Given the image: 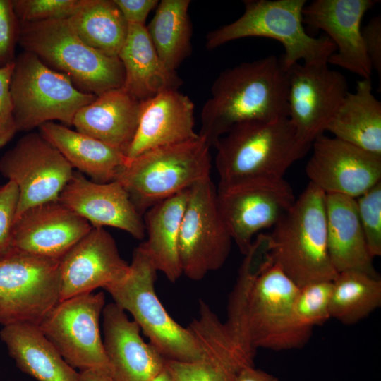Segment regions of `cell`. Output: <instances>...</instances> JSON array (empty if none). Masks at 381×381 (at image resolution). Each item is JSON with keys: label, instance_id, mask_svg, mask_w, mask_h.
Masks as SVG:
<instances>
[{"label": "cell", "instance_id": "1", "mask_svg": "<svg viewBox=\"0 0 381 381\" xmlns=\"http://www.w3.org/2000/svg\"><path fill=\"white\" fill-rule=\"evenodd\" d=\"M288 80L274 55L219 73L200 115L199 135L212 147L235 125L288 117Z\"/></svg>", "mask_w": 381, "mask_h": 381}, {"label": "cell", "instance_id": "2", "mask_svg": "<svg viewBox=\"0 0 381 381\" xmlns=\"http://www.w3.org/2000/svg\"><path fill=\"white\" fill-rule=\"evenodd\" d=\"M214 147L220 189L282 179L311 147L298 139L288 117L238 123Z\"/></svg>", "mask_w": 381, "mask_h": 381}, {"label": "cell", "instance_id": "3", "mask_svg": "<svg viewBox=\"0 0 381 381\" xmlns=\"http://www.w3.org/2000/svg\"><path fill=\"white\" fill-rule=\"evenodd\" d=\"M298 289L274 263L259 274L245 299L230 311L231 328L246 349L289 350L308 341L312 330L300 325L294 314Z\"/></svg>", "mask_w": 381, "mask_h": 381}, {"label": "cell", "instance_id": "4", "mask_svg": "<svg viewBox=\"0 0 381 381\" xmlns=\"http://www.w3.org/2000/svg\"><path fill=\"white\" fill-rule=\"evenodd\" d=\"M270 237L273 263L298 288L337 277L327 249L325 193L313 183L274 225Z\"/></svg>", "mask_w": 381, "mask_h": 381}, {"label": "cell", "instance_id": "5", "mask_svg": "<svg viewBox=\"0 0 381 381\" xmlns=\"http://www.w3.org/2000/svg\"><path fill=\"white\" fill-rule=\"evenodd\" d=\"M18 43L85 93L98 96L123 85L125 74L119 58L86 44L68 18L20 23Z\"/></svg>", "mask_w": 381, "mask_h": 381}, {"label": "cell", "instance_id": "6", "mask_svg": "<svg viewBox=\"0 0 381 381\" xmlns=\"http://www.w3.org/2000/svg\"><path fill=\"white\" fill-rule=\"evenodd\" d=\"M243 4L240 18L207 34V49L244 37L273 39L284 48L280 59L286 71L301 60L308 64L328 63L335 52L336 47L327 35L315 37L305 30L306 0H245Z\"/></svg>", "mask_w": 381, "mask_h": 381}, {"label": "cell", "instance_id": "7", "mask_svg": "<svg viewBox=\"0 0 381 381\" xmlns=\"http://www.w3.org/2000/svg\"><path fill=\"white\" fill-rule=\"evenodd\" d=\"M210 147L199 136L146 151L121 167L114 180L143 215L155 204L210 177Z\"/></svg>", "mask_w": 381, "mask_h": 381}, {"label": "cell", "instance_id": "8", "mask_svg": "<svg viewBox=\"0 0 381 381\" xmlns=\"http://www.w3.org/2000/svg\"><path fill=\"white\" fill-rule=\"evenodd\" d=\"M157 271L140 246L135 248L128 274L105 289L114 302L133 316L150 344L166 359L195 362L202 352L189 329L169 315L155 290Z\"/></svg>", "mask_w": 381, "mask_h": 381}, {"label": "cell", "instance_id": "9", "mask_svg": "<svg viewBox=\"0 0 381 381\" xmlns=\"http://www.w3.org/2000/svg\"><path fill=\"white\" fill-rule=\"evenodd\" d=\"M10 90L17 131H30L54 121L73 125L76 113L97 97L25 51L15 59Z\"/></svg>", "mask_w": 381, "mask_h": 381}, {"label": "cell", "instance_id": "10", "mask_svg": "<svg viewBox=\"0 0 381 381\" xmlns=\"http://www.w3.org/2000/svg\"><path fill=\"white\" fill-rule=\"evenodd\" d=\"M59 290V260L13 249L0 258V323L38 326Z\"/></svg>", "mask_w": 381, "mask_h": 381}, {"label": "cell", "instance_id": "11", "mask_svg": "<svg viewBox=\"0 0 381 381\" xmlns=\"http://www.w3.org/2000/svg\"><path fill=\"white\" fill-rule=\"evenodd\" d=\"M232 241L219 209L217 187L210 176L198 181L188 190L180 226L182 273L200 280L219 269L229 257Z\"/></svg>", "mask_w": 381, "mask_h": 381}, {"label": "cell", "instance_id": "12", "mask_svg": "<svg viewBox=\"0 0 381 381\" xmlns=\"http://www.w3.org/2000/svg\"><path fill=\"white\" fill-rule=\"evenodd\" d=\"M106 305L102 291L59 301L38 325L40 329L73 368L109 375L99 329Z\"/></svg>", "mask_w": 381, "mask_h": 381}, {"label": "cell", "instance_id": "13", "mask_svg": "<svg viewBox=\"0 0 381 381\" xmlns=\"http://www.w3.org/2000/svg\"><path fill=\"white\" fill-rule=\"evenodd\" d=\"M0 172L17 186L16 221L34 206L58 200L74 171L40 133H29L1 156Z\"/></svg>", "mask_w": 381, "mask_h": 381}, {"label": "cell", "instance_id": "14", "mask_svg": "<svg viewBox=\"0 0 381 381\" xmlns=\"http://www.w3.org/2000/svg\"><path fill=\"white\" fill-rule=\"evenodd\" d=\"M288 119L308 145L327 127L349 92L346 77L328 63L295 64L286 70Z\"/></svg>", "mask_w": 381, "mask_h": 381}, {"label": "cell", "instance_id": "15", "mask_svg": "<svg viewBox=\"0 0 381 381\" xmlns=\"http://www.w3.org/2000/svg\"><path fill=\"white\" fill-rule=\"evenodd\" d=\"M222 217L239 250L245 255L261 230L274 227L296 198L284 179L217 188Z\"/></svg>", "mask_w": 381, "mask_h": 381}, {"label": "cell", "instance_id": "16", "mask_svg": "<svg viewBox=\"0 0 381 381\" xmlns=\"http://www.w3.org/2000/svg\"><path fill=\"white\" fill-rule=\"evenodd\" d=\"M311 146L306 173L325 194L356 199L381 181V156L324 134Z\"/></svg>", "mask_w": 381, "mask_h": 381}, {"label": "cell", "instance_id": "17", "mask_svg": "<svg viewBox=\"0 0 381 381\" xmlns=\"http://www.w3.org/2000/svg\"><path fill=\"white\" fill-rule=\"evenodd\" d=\"M128 271L112 236L104 227L92 226L59 260V299L107 289Z\"/></svg>", "mask_w": 381, "mask_h": 381}, {"label": "cell", "instance_id": "18", "mask_svg": "<svg viewBox=\"0 0 381 381\" xmlns=\"http://www.w3.org/2000/svg\"><path fill=\"white\" fill-rule=\"evenodd\" d=\"M377 0H315L304 6L303 22L320 29L336 47L328 60L358 75L361 79H370L373 68L365 52L361 22L365 13Z\"/></svg>", "mask_w": 381, "mask_h": 381}, {"label": "cell", "instance_id": "19", "mask_svg": "<svg viewBox=\"0 0 381 381\" xmlns=\"http://www.w3.org/2000/svg\"><path fill=\"white\" fill-rule=\"evenodd\" d=\"M58 200L92 226L117 228L139 240L145 237L143 215L115 180L97 183L74 171Z\"/></svg>", "mask_w": 381, "mask_h": 381}, {"label": "cell", "instance_id": "20", "mask_svg": "<svg viewBox=\"0 0 381 381\" xmlns=\"http://www.w3.org/2000/svg\"><path fill=\"white\" fill-rule=\"evenodd\" d=\"M92 227L59 200L41 204L27 210L15 222L12 248L60 260Z\"/></svg>", "mask_w": 381, "mask_h": 381}, {"label": "cell", "instance_id": "21", "mask_svg": "<svg viewBox=\"0 0 381 381\" xmlns=\"http://www.w3.org/2000/svg\"><path fill=\"white\" fill-rule=\"evenodd\" d=\"M103 344L113 381H153L164 358L140 336V328L114 302L102 311Z\"/></svg>", "mask_w": 381, "mask_h": 381}, {"label": "cell", "instance_id": "22", "mask_svg": "<svg viewBox=\"0 0 381 381\" xmlns=\"http://www.w3.org/2000/svg\"><path fill=\"white\" fill-rule=\"evenodd\" d=\"M194 104L178 90H167L140 102L138 124L126 151L128 161L162 146L199 138L194 130Z\"/></svg>", "mask_w": 381, "mask_h": 381}, {"label": "cell", "instance_id": "23", "mask_svg": "<svg viewBox=\"0 0 381 381\" xmlns=\"http://www.w3.org/2000/svg\"><path fill=\"white\" fill-rule=\"evenodd\" d=\"M325 212L328 253L335 271H356L379 277L359 220L356 199L325 194Z\"/></svg>", "mask_w": 381, "mask_h": 381}, {"label": "cell", "instance_id": "24", "mask_svg": "<svg viewBox=\"0 0 381 381\" xmlns=\"http://www.w3.org/2000/svg\"><path fill=\"white\" fill-rule=\"evenodd\" d=\"M128 25L126 38L119 54L125 74L121 88L140 102L167 90H178L183 81L162 63L146 25Z\"/></svg>", "mask_w": 381, "mask_h": 381}, {"label": "cell", "instance_id": "25", "mask_svg": "<svg viewBox=\"0 0 381 381\" xmlns=\"http://www.w3.org/2000/svg\"><path fill=\"white\" fill-rule=\"evenodd\" d=\"M140 102L121 87L111 90L81 108L73 125L76 131L126 153L137 129Z\"/></svg>", "mask_w": 381, "mask_h": 381}, {"label": "cell", "instance_id": "26", "mask_svg": "<svg viewBox=\"0 0 381 381\" xmlns=\"http://www.w3.org/2000/svg\"><path fill=\"white\" fill-rule=\"evenodd\" d=\"M39 129L73 168L95 182L114 181L119 169L128 162L120 149L66 126L47 122Z\"/></svg>", "mask_w": 381, "mask_h": 381}, {"label": "cell", "instance_id": "27", "mask_svg": "<svg viewBox=\"0 0 381 381\" xmlns=\"http://www.w3.org/2000/svg\"><path fill=\"white\" fill-rule=\"evenodd\" d=\"M0 337L17 367L37 381H80L71 366L35 325L3 326Z\"/></svg>", "mask_w": 381, "mask_h": 381}, {"label": "cell", "instance_id": "28", "mask_svg": "<svg viewBox=\"0 0 381 381\" xmlns=\"http://www.w3.org/2000/svg\"><path fill=\"white\" fill-rule=\"evenodd\" d=\"M188 190L155 204L143 214L147 239L139 246L156 270L172 283L183 274L179 237Z\"/></svg>", "mask_w": 381, "mask_h": 381}, {"label": "cell", "instance_id": "29", "mask_svg": "<svg viewBox=\"0 0 381 381\" xmlns=\"http://www.w3.org/2000/svg\"><path fill=\"white\" fill-rule=\"evenodd\" d=\"M326 131L381 156V102L373 93L370 79L357 81L355 91L347 93Z\"/></svg>", "mask_w": 381, "mask_h": 381}, {"label": "cell", "instance_id": "30", "mask_svg": "<svg viewBox=\"0 0 381 381\" xmlns=\"http://www.w3.org/2000/svg\"><path fill=\"white\" fill-rule=\"evenodd\" d=\"M190 0H162L146 26L149 37L164 66L176 69L192 52Z\"/></svg>", "mask_w": 381, "mask_h": 381}, {"label": "cell", "instance_id": "31", "mask_svg": "<svg viewBox=\"0 0 381 381\" xmlns=\"http://www.w3.org/2000/svg\"><path fill=\"white\" fill-rule=\"evenodd\" d=\"M68 21L89 47L119 57L128 32V23L114 0H88Z\"/></svg>", "mask_w": 381, "mask_h": 381}, {"label": "cell", "instance_id": "32", "mask_svg": "<svg viewBox=\"0 0 381 381\" xmlns=\"http://www.w3.org/2000/svg\"><path fill=\"white\" fill-rule=\"evenodd\" d=\"M381 305V280L367 274L339 272L333 281L330 318L352 325L368 317Z\"/></svg>", "mask_w": 381, "mask_h": 381}, {"label": "cell", "instance_id": "33", "mask_svg": "<svg viewBox=\"0 0 381 381\" xmlns=\"http://www.w3.org/2000/svg\"><path fill=\"white\" fill-rule=\"evenodd\" d=\"M333 281L308 284L298 289L294 302V314L298 324L313 330L330 318L329 304Z\"/></svg>", "mask_w": 381, "mask_h": 381}, {"label": "cell", "instance_id": "34", "mask_svg": "<svg viewBox=\"0 0 381 381\" xmlns=\"http://www.w3.org/2000/svg\"><path fill=\"white\" fill-rule=\"evenodd\" d=\"M88 0H12L20 23L67 19L83 7Z\"/></svg>", "mask_w": 381, "mask_h": 381}, {"label": "cell", "instance_id": "35", "mask_svg": "<svg viewBox=\"0 0 381 381\" xmlns=\"http://www.w3.org/2000/svg\"><path fill=\"white\" fill-rule=\"evenodd\" d=\"M359 220L370 254L381 255V181L356 198Z\"/></svg>", "mask_w": 381, "mask_h": 381}, {"label": "cell", "instance_id": "36", "mask_svg": "<svg viewBox=\"0 0 381 381\" xmlns=\"http://www.w3.org/2000/svg\"><path fill=\"white\" fill-rule=\"evenodd\" d=\"M173 381H235L237 373L202 359L195 362L165 360Z\"/></svg>", "mask_w": 381, "mask_h": 381}, {"label": "cell", "instance_id": "37", "mask_svg": "<svg viewBox=\"0 0 381 381\" xmlns=\"http://www.w3.org/2000/svg\"><path fill=\"white\" fill-rule=\"evenodd\" d=\"M18 190L12 181L0 186V258L13 250L12 234L16 221Z\"/></svg>", "mask_w": 381, "mask_h": 381}, {"label": "cell", "instance_id": "38", "mask_svg": "<svg viewBox=\"0 0 381 381\" xmlns=\"http://www.w3.org/2000/svg\"><path fill=\"white\" fill-rule=\"evenodd\" d=\"M19 30L12 0H0V67L14 62Z\"/></svg>", "mask_w": 381, "mask_h": 381}, {"label": "cell", "instance_id": "39", "mask_svg": "<svg viewBox=\"0 0 381 381\" xmlns=\"http://www.w3.org/2000/svg\"><path fill=\"white\" fill-rule=\"evenodd\" d=\"M14 62L0 67V148L5 146L17 132L10 90Z\"/></svg>", "mask_w": 381, "mask_h": 381}, {"label": "cell", "instance_id": "40", "mask_svg": "<svg viewBox=\"0 0 381 381\" xmlns=\"http://www.w3.org/2000/svg\"><path fill=\"white\" fill-rule=\"evenodd\" d=\"M364 48L373 70L381 82V16L371 18L361 30Z\"/></svg>", "mask_w": 381, "mask_h": 381}, {"label": "cell", "instance_id": "41", "mask_svg": "<svg viewBox=\"0 0 381 381\" xmlns=\"http://www.w3.org/2000/svg\"><path fill=\"white\" fill-rule=\"evenodd\" d=\"M128 23L145 25L150 12L157 7L158 0H114Z\"/></svg>", "mask_w": 381, "mask_h": 381}, {"label": "cell", "instance_id": "42", "mask_svg": "<svg viewBox=\"0 0 381 381\" xmlns=\"http://www.w3.org/2000/svg\"><path fill=\"white\" fill-rule=\"evenodd\" d=\"M235 381H279L274 375L263 370L256 369L254 365L241 368L236 375Z\"/></svg>", "mask_w": 381, "mask_h": 381}, {"label": "cell", "instance_id": "43", "mask_svg": "<svg viewBox=\"0 0 381 381\" xmlns=\"http://www.w3.org/2000/svg\"><path fill=\"white\" fill-rule=\"evenodd\" d=\"M80 381H113L109 375L96 370L80 372Z\"/></svg>", "mask_w": 381, "mask_h": 381}, {"label": "cell", "instance_id": "44", "mask_svg": "<svg viewBox=\"0 0 381 381\" xmlns=\"http://www.w3.org/2000/svg\"><path fill=\"white\" fill-rule=\"evenodd\" d=\"M153 381H173L167 369H164L154 379Z\"/></svg>", "mask_w": 381, "mask_h": 381}]
</instances>
